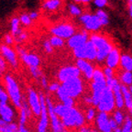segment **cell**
Segmentation results:
<instances>
[{"mask_svg":"<svg viewBox=\"0 0 132 132\" xmlns=\"http://www.w3.org/2000/svg\"><path fill=\"white\" fill-rule=\"evenodd\" d=\"M90 40L93 42L97 50V62H102L105 61L107 55L114 49L113 45L110 43L106 38L99 34H92L90 37Z\"/></svg>","mask_w":132,"mask_h":132,"instance_id":"1","label":"cell"},{"mask_svg":"<svg viewBox=\"0 0 132 132\" xmlns=\"http://www.w3.org/2000/svg\"><path fill=\"white\" fill-rule=\"evenodd\" d=\"M6 69V59L3 56H0V75H2Z\"/></svg>","mask_w":132,"mask_h":132,"instance_id":"43","label":"cell"},{"mask_svg":"<svg viewBox=\"0 0 132 132\" xmlns=\"http://www.w3.org/2000/svg\"><path fill=\"white\" fill-rule=\"evenodd\" d=\"M19 20H20L21 24L25 25V26H29V25L31 24L32 19H30L29 14H22V15H20V16H19Z\"/></svg>","mask_w":132,"mask_h":132,"instance_id":"37","label":"cell"},{"mask_svg":"<svg viewBox=\"0 0 132 132\" xmlns=\"http://www.w3.org/2000/svg\"><path fill=\"white\" fill-rule=\"evenodd\" d=\"M16 132H19V131H16Z\"/></svg>","mask_w":132,"mask_h":132,"instance_id":"61","label":"cell"},{"mask_svg":"<svg viewBox=\"0 0 132 132\" xmlns=\"http://www.w3.org/2000/svg\"><path fill=\"white\" fill-rule=\"evenodd\" d=\"M109 132H114V131H113V130H111V131H109Z\"/></svg>","mask_w":132,"mask_h":132,"instance_id":"59","label":"cell"},{"mask_svg":"<svg viewBox=\"0 0 132 132\" xmlns=\"http://www.w3.org/2000/svg\"><path fill=\"white\" fill-rule=\"evenodd\" d=\"M5 85H6V92H7L8 95H9V98L11 99L13 105L18 109H21L23 105V102L18 82H16V80L11 75L7 74V75L5 76Z\"/></svg>","mask_w":132,"mask_h":132,"instance_id":"2","label":"cell"},{"mask_svg":"<svg viewBox=\"0 0 132 132\" xmlns=\"http://www.w3.org/2000/svg\"><path fill=\"white\" fill-rule=\"evenodd\" d=\"M62 88L65 90L67 95L72 98H77L84 92V84L80 77L72 78L62 82Z\"/></svg>","mask_w":132,"mask_h":132,"instance_id":"5","label":"cell"},{"mask_svg":"<svg viewBox=\"0 0 132 132\" xmlns=\"http://www.w3.org/2000/svg\"><path fill=\"white\" fill-rule=\"evenodd\" d=\"M94 4L99 9H102L107 5V0H94Z\"/></svg>","mask_w":132,"mask_h":132,"instance_id":"44","label":"cell"},{"mask_svg":"<svg viewBox=\"0 0 132 132\" xmlns=\"http://www.w3.org/2000/svg\"><path fill=\"white\" fill-rule=\"evenodd\" d=\"M62 1L61 0H46L42 5V7L46 10L53 11L60 7Z\"/></svg>","mask_w":132,"mask_h":132,"instance_id":"26","label":"cell"},{"mask_svg":"<svg viewBox=\"0 0 132 132\" xmlns=\"http://www.w3.org/2000/svg\"><path fill=\"white\" fill-rule=\"evenodd\" d=\"M62 104L68 106L69 108H72V107H74V99L72 98V97H69L67 100H65L64 102H62Z\"/></svg>","mask_w":132,"mask_h":132,"instance_id":"47","label":"cell"},{"mask_svg":"<svg viewBox=\"0 0 132 132\" xmlns=\"http://www.w3.org/2000/svg\"><path fill=\"white\" fill-rule=\"evenodd\" d=\"M71 108H69L68 106H66L64 104H57L54 105V112L56 113V115L59 117L60 118H62L63 117H65L68 112L70 111Z\"/></svg>","mask_w":132,"mask_h":132,"instance_id":"27","label":"cell"},{"mask_svg":"<svg viewBox=\"0 0 132 132\" xmlns=\"http://www.w3.org/2000/svg\"><path fill=\"white\" fill-rule=\"evenodd\" d=\"M28 103L29 105L31 111L36 116H40L41 114V103L39 95L32 88L28 89Z\"/></svg>","mask_w":132,"mask_h":132,"instance_id":"11","label":"cell"},{"mask_svg":"<svg viewBox=\"0 0 132 132\" xmlns=\"http://www.w3.org/2000/svg\"><path fill=\"white\" fill-rule=\"evenodd\" d=\"M79 132H98V130L86 128V127H82V128H80V131Z\"/></svg>","mask_w":132,"mask_h":132,"instance_id":"49","label":"cell"},{"mask_svg":"<svg viewBox=\"0 0 132 132\" xmlns=\"http://www.w3.org/2000/svg\"><path fill=\"white\" fill-rule=\"evenodd\" d=\"M91 1H94V0H84L82 3H89V2H91Z\"/></svg>","mask_w":132,"mask_h":132,"instance_id":"56","label":"cell"},{"mask_svg":"<svg viewBox=\"0 0 132 132\" xmlns=\"http://www.w3.org/2000/svg\"><path fill=\"white\" fill-rule=\"evenodd\" d=\"M97 109L100 112H105V113H110L112 112L116 107V101L115 95L112 89L109 87H105V89L103 91L100 100L97 105Z\"/></svg>","mask_w":132,"mask_h":132,"instance_id":"4","label":"cell"},{"mask_svg":"<svg viewBox=\"0 0 132 132\" xmlns=\"http://www.w3.org/2000/svg\"><path fill=\"white\" fill-rule=\"evenodd\" d=\"M62 132H64V130H63V131H62Z\"/></svg>","mask_w":132,"mask_h":132,"instance_id":"60","label":"cell"},{"mask_svg":"<svg viewBox=\"0 0 132 132\" xmlns=\"http://www.w3.org/2000/svg\"><path fill=\"white\" fill-rule=\"evenodd\" d=\"M114 132H122V130H121V128H118L117 129L114 130Z\"/></svg>","mask_w":132,"mask_h":132,"instance_id":"55","label":"cell"},{"mask_svg":"<svg viewBox=\"0 0 132 132\" xmlns=\"http://www.w3.org/2000/svg\"><path fill=\"white\" fill-rule=\"evenodd\" d=\"M19 132H29L27 128H25V126H19Z\"/></svg>","mask_w":132,"mask_h":132,"instance_id":"53","label":"cell"},{"mask_svg":"<svg viewBox=\"0 0 132 132\" xmlns=\"http://www.w3.org/2000/svg\"><path fill=\"white\" fill-rule=\"evenodd\" d=\"M106 87V81L105 82H95L93 81L91 84V89H92V98H93V105L97 106L100 100V96H101L103 91Z\"/></svg>","mask_w":132,"mask_h":132,"instance_id":"15","label":"cell"},{"mask_svg":"<svg viewBox=\"0 0 132 132\" xmlns=\"http://www.w3.org/2000/svg\"><path fill=\"white\" fill-rule=\"evenodd\" d=\"M56 94H57V95H58V98L60 99L61 100V102H64L65 100H67V99L69 98V95H67V93L65 92V90H64L63 88H62V86L61 85L60 86V88L58 89V91L56 92Z\"/></svg>","mask_w":132,"mask_h":132,"instance_id":"35","label":"cell"},{"mask_svg":"<svg viewBox=\"0 0 132 132\" xmlns=\"http://www.w3.org/2000/svg\"><path fill=\"white\" fill-rule=\"evenodd\" d=\"M68 8H69V11H70L71 15L74 16H82V10H81V8L79 7L77 5L75 4H69L68 5Z\"/></svg>","mask_w":132,"mask_h":132,"instance_id":"34","label":"cell"},{"mask_svg":"<svg viewBox=\"0 0 132 132\" xmlns=\"http://www.w3.org/2000/svg\"><path fill=\"white\" fill-rule=\"evenodd\" d=\"M96 115L97 114L95 108L94 107H90V108L87 109L86 113H85V118H86L87 121H92V120H94L96 118Z\"/></svg>","mask_w":132,"mask_h":132,"instance_id":"36","label":"cell"},{"mask_svg":"<svg viewBox=\"0 0 132 132\" xmlns=\"http://www.w3.org/2000/svg\"><path fill=\"white\" fill-rule=\"evenodd\" d=\"M114 95H115V101H116V107L118 109H122L125 106V100H124L123 94L121 92V84L118 82L113 89Z\"/></svg>","mask_w":132,"mask_h":132,"instance_id":"21","label":"cell"},{"mask_svg":"<svg viewBox=\"0 0 132 132\" xmlns=\"http://www.w3.org/2000/svg\"><path fill=\"white\" fill-rule=\"evenodd\" d=\"M120 66L127 72H132V56L129 54H122L120 58Z\"/></svg>","mask_w":132,"mask_h":132,"instance_id":"24","label":"cell"},{"mask_svg":"<svg viewBox=\"0 0 132 132\" xmlns=\"http://www.w3.org/2000/svg\"><path fill=\"white\" fill-rule=\"evenodd\" d=\"M84 48H85V60H87L89 62L96 61L97 50L90 39L84 45Z\"/></svg>","mask_w":132,"mask_h":132,"instance_id":"19","label":"cell"},{"mask_svg":"<svg viewBox=\"0 0 132 132\" xmlns=\"http://www.w3.org/2000/svg\"><path fill=\"white\" fill-rule=\"evenodd\" d=\"M39 99L41 103V114L40 119H39V125H38V132H47V128L49 127L50 117L48 113L47 104H46V98L42 94H39Z\"/></svg>","mask_w":132,"mask_h":132,"instance_id":"10","label":"cell"},{"mask_svg":"<svg viewBox=\"0 0 132 132\" xmlns=\"http://www.w3.org/2000/svg\"><path fill=\"white\" fill-rule=\"evenodd\" d=\"M75 65L78 67L79 70L81 71V72L84 73L85 78H87L88 80H92L94 72H95V68H94V66L90 63L89 61L82 60V59H78V60L76 61V64H75Z\"/></svg>","mask_w":132,"mask_h":132,"instance_id":"17","label":"cell"},{"mask_svg":"<svg viewBox=\"0 0 132 132\" xmlns=\"http://www.w3.org/2000/svg\"><path fill=\"white\" fill-rule=\"evenodd\" d=\"M109 117L108 113L105 112H98L95 118V122H96V127L99 132H109L111 131V127L109 123Z\"/></svg>","mask_w":132,"mask_h":132,"instance_id":"14","label":"cell"},{"mask_svg":"<svg viewBox=\"0 0 132 132\" xmlns=\"http://www.w3.org/2000/svg\"><path fill=\"white\" fill-rule=\"evenodd\" d=\"M46 104H47L48 113H49L50 121H51V125H52V132H62L65 129V128L62 125V119L54 112V105L52 104V100L49 97L46 98Z\"/></svg>","mask_w":132,"mask_h":132,"instance_id":"6","label":"cell"},{"mask_svg":"<svg viewBox=\"0 0 132 132\" xmlns=\"http://www.w3.org/2000/svg\"><path fill=\"white\" fill-rule=\"evenodd\" d=\"M49 40L53 48H61L64 46V39L57 36H52Z\"/></svg>","mask_w":132,"mask_h":132,"instance_id":"30","label":"cell"},{"mask_svg":"<svg viewBox=\"0 0 132 132\" xmlns=\"http://www.w3.org/2000/svg\"><path fill=\"white\" fill-rule=\"evenodd\" d=\"M128 11H129V16L132 18V3H129V6H128Z\"/></svg>","mask_w":132,"mask_h":132,"instance_id":"54","label":"cell"},{"mask_svg":"<svg viewBox=\"0 0 132 132\" xmlns=\"http://www.w3.org/2000/svg\"><path fill=\"white\" fill-rule=\"evenodd\" d=\"M89 39H89L88 31L85 29V30L81 31L79 33H75L74 35H72L67 41V45L69 48L73 50L75 48H78L85 44Z\"/></svg>","mask_w":132,"mask_h":132,"instance_id":"12","label":"cell"},{"mask_svg":"<svg viewBox=\"0 0 132 132\" xmlns=\"http://www.w3.org/2000/svg\"><path fill=\"white\" fill-rule=\"evenodd\" d=\"M28 103L23 102L22 108L20 109V115H19V126H25L27 122L28 118L30 116V107L29 106Z\"/></svg>","mask_w":132,"mask_h":132,"instance_id":"22","label":"cell"},{"mask_svg":"<svg viewBox=\"0 0 132 132\" xmlns=\"http://www.w3.org/2000/svg\"><path fill=\"white\" fill-rule=\"evenodd\" d=\"M113 118L117 121V123L119 125V126H121V125H123L124 121H125V118H126V117L124 116L123 112L121 111L120 109H118L116 110L115 112H114V115H113Z\"/></svg>","mask_w":132,"mask_h":132,"instance_id":"33","label":"cell"},{"mask_svg":"<svg viewBox=\"0 0 132 132\" xmlns=\"http://www.w3.org/2000/svg\"><path fill=\"white\" fill-rule=\"evenodd\" d=\"M109 123H110V127H111V129L113 130V131L115 129H117L118 128H119V125H118V124L117 123V121L114 119L113 117L109 118Z\"/></svg>","mask_w":132,"mask_h":132,"instance_id":"48","label":"cell"},{"mask_svg":"<svg viewBox=\"0 0 132 132\" xmlns=\"http://www.w3.org/2000/svg\"><path fill=\"white\" fill-rule=\"evenodd\" d=\"M8 99H9L8 94L2 87H0V104H7Z\"/></svg>","mask_w":132,"mask_h":132,"instance_id":"39","label":"cell"},{"mask_svg":"<svg viewBox=\"0 0 132 132\" xmlns=\"http://www.w3.org/2000/svg\"><path fill=\"white\" fill-rule=\"evenodd\" d=\"M81 71L76 65H68L61 68L58 72L57 77L61 82L68 81L72 78L80 77Z\"/></svg>","mask_w":132,"mask_h":132,"instance_id":"9","label":"cell"},{"mask_svg":"<svg viewBox=\"0 0 132 132\" xmlns=\"http://www.w3.org/2000/svg\"><path fill=\"white\" fill-rule=\"evenodd\" d=\"M60 86H61L60 84H58V82H52V84L49 85L48 89H49V91H51V92H57L58 89L60 88Z\"/></svg>","mask_w":132,"mask_h":132,"instance_id":"45","label":"cell"},{"mask_svg":"<svg viewBox=\"0 0 132 132\" xmlns=\"http://www.w3.org/2000/svg\"><path fill=\"white\" fill-rule=\"evenodd\" d=\"M120 58H121V55L119 53V51L117 48H114L105 59L106 66L112 69H116L120 64Z\"/></svg>","mask_w":132,"mask_h":132,"instance_id":"18","label":"cell"},{"mask_svg":"<svg viewBox=\"0 0 132 132\" xmlns=\"http://www.w3.org/2000/svg\"><path fill=\"white\" fill-rule=\"evenodd\" d=\"M121 92L125 100V106L129 110L132 106V94L129 90V87L121 84Z\"/></svg>","mask_w":132,"mask_h":132,"instance_id":"23","label":"cell"},{"mask_svg":"<svg viewBox=\"0 0 132 132\" xmlns=\"http://www.w3.org/2000/svg\"><path fill=\"white\" fill-rule=\"evenodd\" d=\"M51 33L53 36H57L63 39H69L72 35L75 34V29L73 26L67 23L56 25L50 29Z\"/></svg>","mask_w":132,"mask_h":132,"instance_id":"7","label":"cell"},{"mask_svg":"<svg viewBox=\"0 0 132 132\" xmlns=\"http://www.w3.org/2000/svg\"><path fill=\"white\" fill-rule=\"evenodd\" d=\"M129 90H130V92H131V94H132V85H130V86H129Z\"/></svg>","mask_w":132,"mask_h":132,"instance_id":"57","label":"cell"},{"mask_svg":"<svg viewBox=\"0 0 132 132\" xmlns=\"http://www.w3.org/2000/svg\"><path fill=\"white\" fill-rule=\"evenodd\" d=\"M19 25H20V20H19V18H13L11 19L10 26H11V35L15 38H16L20 34L22 31L19 29Z\"/></svg>","mask_w":132,"mask_h":132,"instance_id":"25","label":"cell"},{"mask_svg":"<svg viewBox=\"0 0 132 132\" xmlns=\"http://www.w3.org/2000/svg\"><path fill=\"white\" fill-rule=\"evenodd\" d=\"M85 102L86 104H88V105H93V98H92V96H85Z\"/></svg>","mask_w":132,"mask_h":132,"instance_id":"51","label":"cell"},{"mask_svg":"<svg viewBox=\"0 0 132 132\" xmlns=\"http://www.w3.org/2000/svg\"><path fill=\"white\" fill-rule=\"evenodd\" d=\"M0 117L7 123H12L14 111L7 104H0Z\"/></svg>","mask_w":132,"mask_h":132,"instance_id":"20","label":"cell"},{"mask_svg":"<svg viewBox=\"0 0 132 132\" xmlns=\"http://www.w3.org/2000/svg\"><path fill=\"white\" fill-rule=\"evenodd\" d=\"M118 82H118L116 78H114V77H111V78H106V86L109 87L110 89H113L116 85H118Z\"/></svg>","mask_w":132,"mask_h":132,"instance_id":"40","label":"cell"},{"mask_svg":"<svg viewBox=\"0 0 132 132\" xmlns=\"http://www.w3.org/2000/svg\"><path fill=\"white\" fill-rule=\"evenodd\" d=\"M62 119L64 128H82L85 123V117L75 107H72L68 114Z\"/></svg>","mask_w":132,"mask_h":132,"instance_id":"3","label":"cell"},{"mask_svg":"<svg viewBox=\"0 0 132 132\" xmlns=\"http://www.w3.org/2000/svg\"><path fill=\"white\" fill-rule=\"evenodd\" d=\"M38 16H39V14H38V13L36 12V11H33V12L29 13V16H30V19H32V20H34V19H37Z\"/></svg>","mask_w":132,"mask_h":132,"instance_id":"52","label":"cell"},{"mask_svg":"<svg viewBox=\"0 0 132 132\" xmlns=\"http://www.w3.org/2000/svg\"><path fill=\"white\" fill-rule=\"evenodd\" d=\"M16 51H18L21 60L23 61V62L25 64H27L29 67H32V66L39 67V63H40V60H39V57L38 55L32 53H28L24 49L20 48L19 46H16Z\"/></svg>","mask_w":132,"mask_h":132,"instance_id":"13","label":"cell"},{"mask_svg":"<svg viewBox=\"0 0 132 132\" xmlns=\"http://www.w3.org/2000/svg\"><path fill=\"white\" fill-rule=\"evenodd\" d=\"M122 132H131L132 130V118L129 116H126L125 121L121 128Z\"/></svg>","mask_w":132,"mask_h":132,"instance_id":"32","label":"cell"},{"mask_svg":"<svg viewBox=\"0 0 132 132\" xmlns=\"http://www.w3.org/2000/svg\"><path fill=\"white\" fill-rule=\"evenodd\" d=\"M128 2H129V3H132V0H128Z\"/></svg>","mask_w":132,"mask_h":132,"instance_id":"58","label":"cell"},{"mask_svg":"<svg viewBox=\"0 0 132 132\" xmlns=\"http://www.w3.org/2000/svg\"><path fill=\"white\" fill-rule=\"evenodd\" d=\"M95 15L98 16L99 20L101 22L102 27H105L109 24V19H108V15L106 14V12L103 10V9H98L95 12Z\"/></svg>","mask_w":132,"mask_h":132,"instance_id":"29","label":"cell"},{"mask_svg":"<svg viewBox=\"0 0 132 132\" xmlns=\"http://www.w3.org/2000/svg\"><path fill=\"white\" fill-rule=\"evenodd\" d=\"M103 72H104V74H105V78H111V77H113L114 69H112V68H110V67H108V66H106V67L104 68Z\"/></svg>","mask_w":132,"mask_h":132,"instance_id":"42","label":"cell"},{"mask_svg":"<svg viewBox=\"0 0 132 132\" xmlns=\"http://www.w3.org/2000/svg\"><path fill=\"white\" fill-rule=\"evenodd\" d=\"M40 80H41V85H42V86H43L44 88H48V86H49V85H48V81H47V79H46V77L44 76L43 74H42V76H41Z\"/></svg>","mask_w":132,"mask_h":132,"instance_id":"50","label":"cell"},{"mask_svg":"<svg viewBox=\"0 0 132 132\" xmlns=\"http://www.w3.org/2000/svg\"><path fill=\"white\" fill-rule=\"evenodd\" d=\"M14 37H13L12 35H9V34H6V36H5V43H6V45H12L13 42H14Z\"/></svg>","mask_w":132,"mask_h":132,"instance_id":"46","label":"cell"},{"mask_svg":"<svg viewBox=\"0 0 132 132\" xmlns=\"http://www.w3.org/2000/svg\"><path fill=\"white\" fill-rule=\"evenodd\" d=\"M0 52L3 57L6 59V62L11 64V66L15 68L18 67V57H16V52H14V50L11 49L8 45L3 44L0 46Z\"/></svg>","mask_w":132,"mask_h":132,"instance_id":"16","label":"cell"},{"mask_svg":"<svg viewBox=\"0 0 132 132\" xmlns=\"http://www.w3.org/2000/svg\"><path fill=\"white\" fill-rule=\"evenodd\" d=\"M92 80L95 81V82H105V81H106V78H105L103 71L100 69H95Z\"/></svg>","mask_w":132,"mask_h":132,"instance_id":"31","label":"cell"},{"mask_svg":"<svg viewBox=\"0 0 132 132\" xmlns=\"http://www.w3.org/2000/svg\"><path fill=\"white\" fill-rule=\"evenodd\" d=\"M120 82L122 85H127V86H130L132 85V72H122L120 75Z\"/></svg>","mask_w":132,"mask_h":132,"instance_id":"28","label":"cell"},{"mask_svg":"<svg viewBox=\"0 0 132 132\" xmlns=\"http://www.w3.org/2000/svg\"><path fill=\"white\" fill-rule=\"evenodd\" d=\"M79 20L87 31H97L102 27L101 22L96 15L84 14L79 16Z\"/></svg>","mask_w":132,"mask_h":132,"instance_id":"8","label":"cell"},{"mask_svg":"<svg viewBox=\"0 0 132 132\" xmlns=\"http://www.w3.org/2000/svg\"><path fill=\"white\" fill-rule=\"evenodd\" d=\"M29 72H30V73L32 74V76L36 79L41 78V76H42V73H41L39 67H35V66L29 67Z\"/></svg>","mask_w":132,"mask_h":132,"instance_id":"38","label":"cell"},{"mask_svg":"<svg viewBox=\"0 0 132 132\" xmlns=\"http://www.w3.org/2000/svg\"><path fill=\"white\" fill-rule=\"evenodd\" d=\"M42 45H43L44 50H45V52H47V53H52V52H53V47H52V45L51 44L50 40H44Z\"/></svg>","mask_w":132,"mask_h":132,"instance_id":"41","label":"cell"}]
</instances>
